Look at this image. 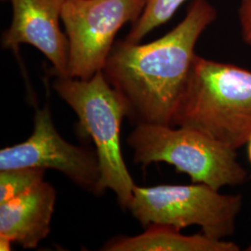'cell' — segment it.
I'll return each mask as SVG.
<instances>
[{
    "instance_id": "7c38bea8",
    "label": "cell",
    "mask_w": 251,
    "mask_h": 251,
    "mask_svg": "<svg viewBox=\"0 0 251 251\" xmlns=\"http://www.w3.org/2000/svg\"><path fill=\"white\" fill-rule=\"evenodd\" d=\"M45 170L17 168L0 171V204L26 193L44 180Z\"/></svg>"
},
{
    "instance_id": "52a82bcc",
    "label": "cell",
    "mask_w": 251,
    "mask_h": 251,
    "mask_svg": "<svg viewBox=\"0 0 251 251\" xmlns=\"http://www.w3.org/2000/svg\"><path fill=\"white\" fill-rule=\"evenodd\" d=\"M17 168L55 170L81 188L98 192L97 153L66 142L55 128L48 106L36 110L33 133L25 142L0 150V171Z\"/></svg>"
},
{
    "instance_id": "8fae6325",
    "label": "cell",
    "mask_w": 251,
    "mask_h": 251,
    "mask_svg": "<svg viewBox=\"0 0 251 251\" xmlns=\"http://www.w3.org/2000/svg\"><path fill=\"white\" fill-rule=\"evenodd\" d=\"M186 0H146L144 11L136 21L126 40L131 43L140 41L152 30L171 20Z\"/></svg>"
},
{
    "instance_id": "3957f363",
    "label": "cell",
    "mask_w": 251,
    "mask_h": 251,
    "mask_svg": "<svg viewBox=\"0 0 251 251\" xmlns=\"http://www.w3.org/2000/svg\"><path fill=\"white\" fill-rule=\"evenodd\" d=\"M53 88L76 114L79 131L95 144L100 171L97 195L109 189L116 194L119 205L127 208L136 185L120 146V128L126 117L120 94L102 71L90 79L57 76Z\"/></svg>"
},
{
    "instance_id": "4fadbf2b",
    "label": "cell",
    "mask_w": 251,
    "mask_h": 251,
    "mask_svg": "<svg viewBox=\"0 0 251 251\" xmlns=\"http://www.w3.org/2000/svg\"><path fill=\"white\" fill-rule=\"evenodd\" d=\"M238 19L242 40L251 48V0H240Z\"/></svg>"
},
{
    "instance_id": "ba28073f",
    "label": "cell",
    "mask_w": 251,
    "mask_h": 251,
    "mask_svg": "<svg viewBox=\"0 0 251 251\" xmlns=\"http://www.w3.org/2000/svg\"><path fill=\"white\" fill-rule=\"evenodd\" d=\"M65 0H10L12 20L3 34L4 49L36 48L51 63L57 76H68L69 41L60 28Z\"/></svg>"
},
{
    "instance_id": "2e32d148",
    "label": "cell",
    "mask_w": 251,
    "mask_h": 251,
    "mask_svg": "<svg viewBox=\"0 0 251 251\" xmlns=\"http://www.w3.org/2000/svg\"><path fill=\"white\" fill-rule=\"evenodd\" d=\"M245 251H251V243L245 249Z\"/></svg>"
},
{
    "instance_id": "9c48e42d",
    "label": "cell",
    "mask_w": 251,
    "mask_h": 251,
    "mask_svg": "<svg viewBox=\"0 0 251 251\" xmlns=\"http://www.w3.org/2000/svg\"><path fill=\"white\" fill-rule=\"evenodd\" d=\"M57 194L42 180L26 193L0 204V236L36 249L50 233Z\"/></svg>"
},
{
    "instance_id": "6da1fadb",
    "label": "cell",
    "mask_w": 251,
    "mask_h": 251,
    "mask_svg": "<svg viewBox=\"0 0 251 251\" xmlns=\"http://www.w3.org/2000/svg\"><path fill=\"white\" fill-rule=\"evenodd\" d=\"M216 18L215 8L207 0H195L184 19L160 38L144 45L126 39L115 43L102 72L134 124L172 125L196 45Z\"/></svg>"
},
{
    "instance_id": "30bf717a",
    "label": "cell",
    "mask_w": 251,
    "mask_h": 251,
    "mask_svg": "<svg viewBox=\"0 0 251 251\" xmlns=\"http://www.w3.org/2000/svg\"><path fill=\"white\" fill-rule=\"evenodd\" d=\"M240 247L225 239H216L205 233L184 235L178 228L152 225L136 236H118L101 249L106 251H239Z\"/></svg>"
},
{
    "instance_id": "8992f818",
    "label": "cell",
    "mask_w": 251,
    "mask_h": 251,
    "mask_svg": "<svg viewBox=\"0 0 251 251\" xmlns=\"http://www.w3.org/2000/svg\"><path fill=\"white\" fill-rule=\"evenodd\" d=\"M146 0H65L62 20L69 41L68 76L90 79L102 71L120 28L135 23Z\"/></svg>"
},
{
    "instance_id": "7a4b0ae2",
    "label": "cell",
    "mask_w": 251,
    "mask_h": 251,
    "mask_svg": "<svg viewBox=\"0 0 251 251\" xmlns=\"http://www.w3.org/2000/svg\"><path fill=\"white\" fill-rule=\"evenodd\" d=\"M237 151L251 138V71L196 55L172 125Z\"/></svg>"
},
{
    "instance_id": "5bb4252c",
    "label": "cell",
    "mask_w": 251,
    "mask_h": 251,
    "mask_svg": "<svg viewBox=\"0 0 251 251\" xmlns=\"http://www.w3.org/2000/svg\"><path fill=\"white\" fill-rule=\"evenodd\" d=\"M11 244L12 242L7 237L0 236V250L1 251H11Z\"/></svg>"
},
{
    "instance_id": "9a60e30c",
    "label": "cell",
    "mask_w": 251,
    "mask_h": 251,
    "mask_svg": "<svg viewBox=\"0 0 251 251\" xmlns=\"http://www.w3.org/2000/svg\"><path fill=\"white\" fill-rule=\"evenodd\" d=\"M248 156H249V160L251 162V138L250 139V141L248 142Z\"/></svg>"
},
{
    "instance_id": "277c9868",
    "label": "cell",
    "mask_w": 251,
    "mask_h": 251,
    "mask_svg": "<svg viewBox=\"0 0 251 251\" xmlns=\"http://www.w3.org/2000/svg\"><path fill=\"white\" fill-rule=\"evenodd\" d=\"M134 161L144 167L165 162L193 183L216 190L241 185L248 172L237 160V152L197 129L178 126L140 124L127 138Z\"/></svg>"
},
{
    "instance_id": "5b68a950",
    "label": "cell",
    "mask_w": 251,
    "mask_h": 251,
    "mask_svg": "<svg viewBox=\"0 0 251 251\" xmlns=\"http://www.w3.org/2000/svg\"><path fill=\"white\" fill-rule=\"evenodd\" d=\"M242 206L239 194L225 195L204 183H193L135 186L127 209L144 227L169 225L181 230L197 225L207 236L225 239L235 232Z\"/></svg>"
}]
</instances>
